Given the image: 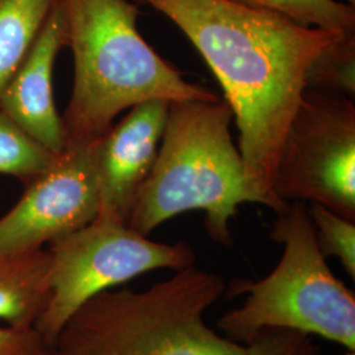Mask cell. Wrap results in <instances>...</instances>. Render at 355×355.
<instances>
[{
  "label": "cell",
  "mask_w": 355,
  "mask_h": 355,
  "mask_svg": "<svg viewBox=\"0 0 355 355\" xmlns=\"http://www.w3.org/2000/svg\"><path fill=\"white\" fill-rule=\"evenodd\" d=\"M55 155L0 111V174L12 175L28 184L51 167Z\"/></svg>",
  "instance_id": "5bb4252c"
},
{
  "label": "cell",
  "mask_w": 355,
  "mask_h": 355,
  "mask_svg": "<svg viewBox=\"0 0 355 355\" xmlns=\"http://www.w3.org/2000/svg\"><path fill=\"white\" fill-rule=\"evenodd\" d=\"M349 4H353V6H355V0H346Z\"/></svg>",
  "instance_id": "ac0fdd59"
},
{
  "label": "cell",
  "mask_w": 355,
  "mask_h": 355,
  "mask_svg": "<svg viewBox=\"0 0 355 355\" xmlns=\"http://www.w3.org/2000/svg\"><path fill=\"white\" fill-rule=\"evenodd\" d=\"M224 292L223 278L195 266L142 291L102 292L64 325L55 355H322L299 331L267 330L250 343L218 334L205 313Z\"/></svg>",
  "instance_id": "7a4b0ae2"
},
{
  "label": "cell",
  "mask_w": 355,
  "mask_h": 355,
  "mask_svg": "<svg viewBox=\"0 0 355 355\" xmlns=\"http://www.w3.org/2000/svg\"><path fill=\"white\" fill-rule=\"evenodd\" d=\"M46 252L51 299L35 327L53 345L69 320L99 293L154 270L179 271L195 263L189 243L152 241L127 223L103 214L51 243Z\"/></svg>",
  "instance_id": "8992f818"
},
{
  "label": "cell",
  "mask_w": 355,
  "mask_h": 355,
  "mask_svg": "<svg viewBox=\"0 0 355 355\" xmlns=\"http://www.w3.org/2000/svg\"><path fill=\"white\" fill-rule=\"evenodd\" d=\"M309 215L321 253L336 257L349 277L355 280V221L320 204H312Z\"/></svg>",
  "instance_id": "2e32d148"
},
{
  "label": "cell",
  "mask_w": 355,
  "mask_h": 355,
  "mask_svg": "<svg viewBox=\"0 0 355 355\" xmlns=\"http://www.w3.org/2000/svg\"><path fill=\"white\" fill-rule=\"evenodd\" d=\"M165 15L187 36L224 89L254 183L280 205L272 179L309 64L336 38L279 13L232 0H133Z\"/></svg>",
  "instance_id": "6da1fadb"
},
{
  "label": "cell",
  "mask_w": 355,
  "mask_h": 355,
  "mask_svg": "<svg viewBox=\"0 0 355 355\" xmlns=\"http://www.w3.org/2000/svg\"><path fill=\"white\" fill-rule=\"evenodd\" d=\"M305 87L354 99L355 35L336 38L309 64Z\"/></svg>",
  "instance_id": "9a60e30c"
},
{
  "label": "cell",
  "mask_w": 355,
  "mask_h": 355,
  "mask_svg": "<svg viewBox=\"0 0 355 355\" xmlns=\"http://www.w3.org/2000/svg\"><path fill=\"white\" fill-rule=\"evenodd\" d=\"M0 355H55V350L36 327L8 325L0 328Z\"/></svg>",
  "instance_id": "e0dca14e"
},
{
  "label": "cell",
  "mask_w": 355,
  "mask_h": 355,
  "mask_svg": "<svg viewBox=\"0 0 355 355\" xmlns=\"http://www.w3.org/2000/svg\"><path fill=\"white\" fill-rule=\"evenodd\" d=\"M55 0H0V94L26 58Z\"/></svg>",
  "instance_id": "7c38bea8"
},
{
  "label": "cell",
  "mask_w": 355,
  "mask_h": 355,
  "mask_svg": "<svg viewBox=\"0 0 355 355\" xmlns=\"http://www.w3.org/2000/svg\"><path fill=\"white\" fill-rule=\"evenodd\" d=\"M66 46L64 0H55L32 48L0 94V111L54 154L66 148L62 116L57 111L53 92L54 64Z\"/></svg>",
  "instance_id": "30bf717a"
},
{
  "label": "cell",
  "mask_w": 355,
  "mask_h": 355,
  "mask_svg": "<svg viewBox=\"0 0 355 355\" xmlns=\"http://www.w3.org/2000/svg\"><path fill=\"white\" fill-rule=\"evenodd\" d=\"M347 355H355V353H349Z\"/></svg>",
  "instance_id": "d6986e66"
},
{
  "label": "cell",
  "mask_w": 355,
  "mask_h": 355,
  "mask_svg": "<svg viewBox=\"0 0 355 355\" xmlns=\"http://www.w3.org/2000/svg\"><path fill=\"white\" fill-rule=\"evenodd\" d=\"M275 193L355 221L354 99L305 87L280 146Z\"/></svg>",
  "instance_id": "52a82bcc"
},
{
  "label": "cell",
  "mask_w": 355,
  "mask_h": 355,
  "mask_svg": "<svg viewBox=\"0 0 355 355\" xmlns=\"http://www.w3.org/2000/svg\"><path fill=\"white\" fill-rule=\"evenodd\" d=\"M168 104L166 101L137 104L94 141V164L101 191L99 214L127 223L137 192L154 165Z\"/></svg>",
  "instance_id": "9c48e42d"
},
{
  "label": "cell",
  "mask_w": 355,
  "mask_h": 355,
  "mask_svg": "<svg viewBox=\"0 0 355 355\" xmlns=\"http://www.w3.org/2000/svg\"><path fill=\"white\" fill-rule=\"evenodd\" d=\"M74 85L62 116L66 146L99 139L114 117L150 101L216 102L187 82L141 36L130 0H64Z\"/></svg>",
  "instance_id": "277c9868"
},
{
  "label": "cell",
  "mask_w": 355,
  "mask_h": 355,
  "mask_svg": "<svg viewBox=\"0 0 355 355\" xmlns=\"http://www.w3.org/2000/svg\"><path fill=\"white\" fill-rule=\"evenodd\" d=\"M0 217V257L41 250L86 227L101 211L94 141L67 145Z\"/></svg>",
  "instance_id": "ba28073f"
},
{
  "label": "cell",
  "mask_w": 355,
  "mask_h": 355,
  "mask_svg": "<svg viewBox=\"0 0 355 355\" xmlns=\"http://www.w3.org/2000/svg\"><path fill=\"white\" fill-rule=\"evenodd\" d=\"M241 6L279 13L303 26L338 36L355 35V6L338 0H232Z\"/></svg>",
  "instance_id": "4fadbf2b"
},
{
  "label": "cell",
  "mask_w": 355,
  "mask_h": 355,
  "mask_svg": "<svg viewBox=\"0 0 355 355\" xmlns=\"http://www.w3.org/2000/svg\"><path fill=\"white\" fill-rule=\"evenodd\" d=\"M49 299L46 250L0 257V320L11 327H35Z\"/></svg>",
  "instance_id": "8fae6325"
},
{
  "label": "cell",
  "mask_w": 355,
  "mask_h": 355,
  "mask_svg": "<svg viewBox=\"0 0 355 355\" xmlns=\"http://www.w3.org/2000/svg\"><path fill=\"white\" fill-rule=\"evenodd\" d=\"M233 110L224 101L168 104L165 130L152 170L128 216L129 228L149 236L167 220L204 211V225L214 241L233 243L229 223L245 203L280 205L249 175L230 135Z\"/></svg>",
  "instance_id": "3957f363"
},
{
  "label": "cell",
  "mask_w": 355,
  "mask_h": 355,
  "mask_svg": "<svg viewBox=\"0 0 355 355\" xmlns=\"http://www.w3.org/2000/svg\"><path fill=\"white\" fill-rule=\"evenodd\" d=\"M277 216L271 239L283 245L279 263L262 279L230 284V296L248 297L218 318L217 328L237 343H250L267 330H292L355 353L354 292L328 266L309 208L291 202Z\"/></svg>",
  "instance_id": "5b68a950"
}]
</instances>
